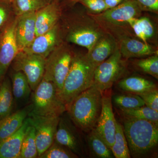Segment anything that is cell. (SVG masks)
I'll use <instances>...</instances> for the list:
<instances>
[{"label":"cell","mask_w":158,"mask_h":158,"mask_svg":"<svg viewBox=\"0 0 158 158\" xmlns=\"http://www.w3.org/2000/svg\"><path fill=\"white\" fill-rule=\"evenodd\" d=\"M117 87L125 92L139 94L157 89L152 81L142 77H128L118 82Z\"/></svg>","instance_id":"21"},{"label":"cell","mask_w":158,"mask_h":158,"mask_svg":"<svg viewBox=\"0 0 158 158\" xmlns=\"http://www.w3.org/2000/svg\"><path fill=\"white\" fill-rule=\"evenodd\" d=\"M50 2H51V1H52V0H50ZM53 1H56V0H53Z\"/></svg>","instance_id":"38"},{"label":"cell","mask_w":158,"mask_h":158,"mask_svg":"<svg viewBox=\"0 0 158 158\" xmlns=\"http://www.w3.org/2000/svg\"><path fill=\"white\" fill-rule=\"evenodd\" d=\"M123 131L131 156L147 155L158 143V125L144 119L123 116Z\"/></svg>","instance_id":"2"},{"label":"cell","mask_w":158,"mask_h":158,"mask_svg":"<svg viewBox=\"0 0 158 158\" xmlns=\"http://www.w3.org/2000/svg\"><path fill=\"white\" fill-rule=\"evenodd\" d=\"M71 1H72V0H71Z\"/></svg>","instance_id":"40"},{"label":"cell","mask_w":158,"mask_h":158,"mask_svg":"<svg viewBox=\"0 0 158 158\" xmlns=\"http://www.w3.org/2000/svg\"><path fill=\"white\" fill-rule=\"evenodd\" d=\"M113 101L119 110L133 109L145 106L142 99L137 94L126 92L113 97Z\"/></svg>","instance_id":"30"},{"label":"cell","mask_w":158,"mask_h":158,"mask_svg":"<svg viewBox=\"0 0 158 158\" xmlns=\"http://www.w3.org/2000/svg\"><path fill=\"white\" fill-rule=\"evenodd\" d=\"M15 16L11 1L0 0V35Z\"/></svg>","instance_id":"33"},{"label":"cell","mask_w":158,"mask_h":158,"mask_svg":"<svg viewBox=\"0 0 158 158\" xmlns=\"http://www.w3.org/2000/svg\"><path fill=\"white\" fill-rule=\"evenodd\" d=\"M128 25L136 37L145 43H148V40L154 36V27L148 18H134L129 20Z\"/></svg>","instance_id":"25"},{"label":"cell","mask_w":158,"mask_h":158,"mask_svg":"<svg viewBox=\"0 0 158 158\" xmlns=\"http://www.w3.org/2000/svg\"><path fill=\"white\" fill-rule=\"evenodd\" d=\"M118 44L112 34L105 33L99 38L93 47L86 53L89 62L94 69L114 53Z\"/></svg>","instance_id":"16"},{"label":"cell","mask_w":158,"mask_h":158,"mask_svg":"<svg viewBox=\"0 0 158 158\" xmlns=\"http://www.w3.org/2000/svg\"><path fill=\"white\" fill-rule=\"evenodd\" d=\"M70 23L65 33V40L85 48L88 52L105 32L94 19L84 17Z\"/></svg>","instance_id":"6"},{"label":"cell","mask_w":158,"mask_h":158,"mask_svg":"<svg viewBox=\"0 0 158 158\" xmlns=\"http://www.w3.org/2000/svg\"><path fill=\"white\" fill-rule=\"evenodd\" d=\"M45 60L42 56L23 50L19 52L11 65L14 71L25 75L33 91L43 78Z\"/></svg>","instance_id":"8"},{"label":"cell","mask_w":158,"mask_h":158,"mask_svg":"<svg viewBox=\"0 0 158 158\" xmlns=\"http://www.w3.org/2000/svg\"><path fill=\"white\" fill-rule=\"evenodd\" d=\"M117 47L114 53L95 68L94 86L102 92L110 89L125 73L126 65Z\"/></svg>","instance_id":"7"},{"label":"cell","mask_w":158,"mask_h":158,"mask_svg":"<svg viewBox=\"0 0 158 158\" xmlns=\"http://www.w3.org/2000/svg\"><path fill=\"white\" fill-rule=\"evenodd\" d=\"M123 116L144 119L158 125V112L146 106L133 109L119 110Z\"/></svg>","instance_id":"29"},{"label":"cell","mask_w":158,"mask_h":158,"mask_svg":"<svg viewBox=\"0 0 158 158\" xmlns=\"http://www.w3.org/2000/svg\"><path fill=\"white\" fill-rule=\"evenodd\" d=\"M116 122L113 112L111 90L109 89L102 92L101 112L95 128L110 148L115 141Z\"/></svg>","instance_id":"11"},{"label":"cell","mask_w":158,"mask_h":158,"mask_svg":"<svg viewBox=\"0 0 158 158\" xmlns=\"http://www.w3.org/2000/svg\"><path fill=\"white\" fill-rule=\"evenodd\" d=\"M87 141L90 154L93 156L99 158L114 157L111 149L95 128L90 131L87 137Z\"/></svg>","instance_id":"24"},{"label":"cell","mask_w":158,"mask_h":158,"mask_svg":"<svg viewBox=\"0 0 158 158\" xmlns=\"http://www.w3.org/2000/svg\"><path fill=\"white\" fill-rule=\"evenodd\" d=\"M17 16L0 35V83L19 52L15 39Z\"/></svg>","instance_id":"13"},{"label":"cell","mask_w":158,"mask_h":158,"mask_svg":"<svg viewBox=\"0 0 158 158\" xmlns=\"http://www.w3.org/2000/svg\"><path fill=\"white\" fill-rule=\"evenodd\" d=\"M73 3H80L93 14H98L106 10L104 0H72Z\"/></svg>","instance_id":"34"},{"label":"cell","mask_w":158,"mask_h":158,"mask_svg":"<svg viewBox=\"0 0 158 158\" xmlns=\"http://www.w3.org/2000/svg\"><path fill=\"white\" fill-rule=\"evenodd\" d=\"M69 116H60L55 141L65 146L79 156L85 154L84 144L77 130Z\"/></svg>","instance_id":"12"},{"label":"cell","mask_w":158,"mask_h":158,"mask_svg":"<svg viewBox=\"0 0 158 158\" xmlns=\"http://www.w3.org/2000/svg\"><path fill=\"white\" fill-rule=\"evenodd\" d=\"M50 2V0H12V7L15 16L36 11Z\"/></svg>","instance_id":"28"},{"label":"cell","mask_w":158,"mask_h":158,"mask_svg":"<svg viewBox=\"0 0 158 158\" xmlns=\"http://www.w3.org/2000/svg\"><path fill=\"white\" fill-rule=\"evenodd\" d=\"M29 124L27 117L16 132L0 142V158H19L23 138Z\"/></svg>","instance_id":"20"},{"label":"cell","mask_w":158,"mask_h":158,"mask_svg":"<svg viewBox=\"0 0 158 158\" xmlns=\"http://www.w3.org/2000/svg\"><path fill=\"white\" fill-rule=\"evenodd\" d=\"M73 54L67 44L61 43L46 58L43 79L55 84L57 93L63 87Z\"/></svg>","instance_id":"5"},{"label":"cell","mask_w":158,"mask_h":158,"mask_svg":"<svg viewBox=\"0 0 158 158\" xmlns=\"http://www.w3.org/2000/svg\"><path fill=\"white\" fill-rule=\"evenodd\" d=\"M11 80L15 102L17 104L27 102L32 90L25 75L22 72L14 71L11 75Z\"/></svg>","instance_id":"22"},{"label":"cell","mask_w":158,"mask_h":158,"mask_svg":"<svg viewBox=\"0 0 158 158\" xmlns=\"http://www.w3.org/2000/svg\"><path fill=\"white\" fill-rule=\"evenodd\" d=\"M35 19L36 12L17 16L15 34L19 52L28 47L36 37Z\"/></svg>","instance_id":"15"},{"label":"cell","mask_w":158,"mask_h":158,"mask_svg":"<svg viewBox=\"0 0 158 158\" xmlns=\"http://www.w3.org/2000/svg\"><path fill=\"white\" fill-rule=\"evenodd\" d=\"M136 67L144 73L158 79V54L138 59L135 62Z\"/></svg>","instance_id":"32"},{"label":"cell","mask_w":158,"mask_h":158,"mask_svg":"<svg viewBox=\"0 0 158 158\" xmlns=\"http://www.w3.org/2000/svg\"><path fill=\"white\" fill-rule=\"evenodd\" d=\"M144 102L145 106L158 112V90L154 89L138 94Z\"/></svg>","instance_id":"35"},{"label":"cell","mask_w":158,"mask_h":158,"mask_svg":"<svg viewBox=\"0 0 158 158\" xmlns=\"http://www.w3.org/2000/svg\"><path fill=\"white\" fill-rule=\"evenodd\" d=\"M8 1H12V0H8Z\"/></svg>","instance_id":"39"},{"label":"cell","mask_w":158,"mask_h":158,"mask_svg":"<svg viewBox=\"0 0 158 158\" xmlns=\"http://www.w3.org/2000/svg\"><path fill=\"white\" fill-rule=\"evenodd\" d=\"M30 124L34 127L36 133L38 158L53 144L59 124L60 116H28Z\"/></svg>","instance_id":"10"},{"label":"cell","mask_w":158,"mask_h":158,"mask_svg":"<svg viewBox=\"0 0 158 158\" xmlns=\"http://www.w3.org/2000/svg\"><path fill=\"white\" fill-rule=\"evenodd\" d=\"M14 104L11 81L5 77L0 83V121L12 113Z\"/></svg>","instance_id":"23"},{"label":"cell","mask_w":158,"mask_h":158,"mask_svg":"<svg viewBox=\"0 0 158 158\" xmlns=\"http://www.w3.org/2000/svg\"><path fill=\"white\" fill-rule=\"evenodd\" d=\"M111 151L114 157L130 158L131 154L123 125L117 121L116 124L115 141L111 147Z\"/></svg>","instance_id":"27"},{"label":"cell","mask_w":158,"mask_h":158,"mask_svg":"<svg viewBox=\"0 0 158 158\" xmlns=\"http://www.w3.org/2000/svg\"><path fill=\"white\" fill-rule=\"evenodd\" d=\"M124 1V0H104L106 10L116 7Z\"/></svg>","instance_id":"37"},{"label":"cell","mask_w":158,"mask_h":158,"mask_svg":"<svg viewBox=\"0 0 158 158\" xmlns=\"http://www.w3.org/2000/svg\"><path fill=\"white\" fill-rule=\"evenodd\" d=\"M38 158L36 133L34 127L30 123L23 138L19 158Z\"/></svg>","instance_id":"26"},{"label":"cell","mask_w":158,"mask_h":158,"mask_svg":"<svg viewBox=\"0 0 158 158\" xmlns=\"http://www.w3.org/2000/svg\"><path fill=\"white\" fill-rule=\"evenodd\" d=\"M61 11L56 1H51L36 12V37L50 31L58 23Z\"/></svg>","instance_id":"17"},{"label":"cell","mask_w":158,"mask_h":158,"mask_svg":"<svg viewBox=\"0 0 158 158\" xmlns=\"http://www.w3.org/2000/svg\"><path fill=\"white\" fill-rule=\"evenodd\" d=\"M62 29L58 23L46 33L35 37L32 43L23 51L40 55L46 59L62 43Z\"/></svg>","instance_id":"14"},{"label":"cell","mask_w":158,"mask_h":158,"mask_svg":"<svg viewBox=\"0 0 158 158\" xmlns=\"http://www.w3.org/2000/svg\"><path fill=\"white\" fill-rule=\"evenodd\" d=\"M94 70L86 54L73 53L63 87L57 93L66 107L73 99L92 86Z\"/></svg>","instance_id":"3"},{"label":"cell","mask_w":158,"mask_h":158,"mask_svg":"<svg viewBox=\"0 0 158 158\" xmlns=\"http://www.w3.org/2000/svg\"><path fill=\"white\" fill-rule=\"evenodd\" d=\"M33 92L32 109L29 116H60L66 111V107L57 96L56 87L53 82L43 78Z\"/></svg>","instance_id":"4"},{"label":"cell","mask_w":158,"mask_h":158,"mask_svg":"<svg viewBox=\"0 0 158 158\" xmlns=\"http://www.w3.org/2000/svg\"><path fill=\"white\" fill-rule=\"evenodd\" d=\"M79 156L68 148L54 141L53 144L44 152L40 158H77Z\"/></svg>","instance_id":"31"},{"label":"cell","mask_w":158,"mask_h":158,"mask_svg":"<svg viewBox=\"0 0 158 158\" xmlns=\"http://www.w3.org/2000/svg\"><path fill=\"white\" fill-rule=\"evenodd\" d=\"M117 46L124 59L144 58L158 54L157 51L149 44L131 37H123Z\"/></svg>","instance_id":"18"},{"label":"cell","mask_w":158,"mask_h":158,"mask_svg":"<svg viewBox=\"0 0 158 158\" xmlns=\"http://www.w3.org/2000/svg\"><path fill=\"white\" fill-rule=\"evenodd\" d=\"M142 11L136 0H124L114 8L91 16L98 23L117 27L128 25L129 20L139 17Z\"/></svg>","instance_id":"9"},{"label":"cell","mask_w":158,"mask_h":158,"mask_svg":"<svg viewBox=\"0 0 158 158\" xmlns=\"http://www.w3.org/2000/svg\"><path fill=\"white\" fill-rule=\"evenodd\" d=\"M142 11L157 12L158 0H136Z\"/></svg>","instance_id":"36"},{"label":"cell","mask_w":158,"mask_h":158,"mask_svg":"<svg viewBox=\"0 0 158 158\" xmlns=\"http://www.w3.org/2000/svg\"><path fill=\"white\" fill-rule=\"evenodd\" d=\"M102 92L92 85L66 106L71 120L79 130L89 133L95 128L101 112Z\"/></svg>","instance_id":"1"},{"label":"cell","mask_w":158,"mask_h":158,"mask_svg":"<svg viewBox=\"0 0 158 158\" xmlns=\"http://www.w3.org/2000/svg\"><path fill=\"white\" fill-rule=\"evenodd\" d=\"M32 109V105L30 103L0 121V142L14 134L21 127Z\"/></svg>","instance_id":"19"}]
</instances>
